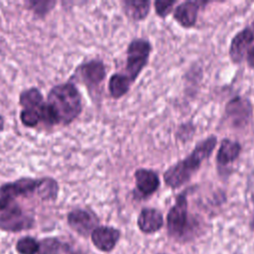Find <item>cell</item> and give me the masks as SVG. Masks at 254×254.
<instances>
[{
  "mask_svg": "<svg viewBox=\"0 0 254 254\" xmlns=\"http://www.w3.org/2000/svg\"><path fill=\"white\" fill-rule=\"evenodd\" d=\"M246 60H247V64L250 67H254V46L251 47L249 49V51L247 52V56H246Z\"/></svg>",
  "mask_w": 254,
  "mask_h": 254,
  "instance_id": "obj_26",
  "label": "cell"
},
{
  "mask_svg": "<svg viewBox=\"0 0 254 254\" xmlns=\"http://www.w3.org/2000/svg\"><path fill=\"white\" fill-rule=\"evenodd\" d=\"M240 151L241 146L238 142L232 141L230 139L222 140L216 155V162L218 166L225 167L233 163L238 158Z\"/></svg>",
  "mask_w": 254,
  "mask_h": 254,
  "instance_id": "obj_15",
  "label": "cell"
},
{
  "mask_svg": "<svg viewBox=\"0 0 254 254\" xmlns=\"http://www.w3.org/2000/svg\"><path fill=\"white\" fill-rule=\"evenodd\" d=\"M16 249L20 254H37L40 249V243L32 237L26 236L17 242Z\"/></svg>",
  "mask_w": 254,
  "mask_h": 254,
  "instance_id": "obj_20",
  "label": "cell"
},
{
  "mask_svg": "<svg viewBox=\"0 0 254 254\" xmlns=\"http://www.w3.org/2000/svg\"><path fill=\"white\" fill-rule=\"evenodd\" d=\"M55 1H30L29 8L34 11L36 15L44 16L55 6Z\"/></svg>",
  "mask_w": 254,
  "mask_h": 254,
  "instance_id": "obj_23",
  "label": "cell"
},
{
  "mask_svg": "<svg viewBox=\"0 0 254 254\" xmlns=\"http://www.w3.org/2000/svg\"><path fill=\"white\" fill-rule=\"evenodd\" d=\"M250 27V29L252 30V32H253V34H254V22H252V24L249 26Z\"/></svg>",
  "mask_w": 254,
  "mask_h": 254,
  "instance_id": "obj_29",
  "label": "cell"
},
{
  "mask_svg": "<svg viewBox=\"0 0 254 254\" xmlns=\"http://www.w3.org/2000/svg\"><path fill=\"white\" fill-rule=\"evenodd\" d=\"M59 192V185L52 178L40 179L37 194L43 199H55Z\"/></svg>",
  "mask_w": 254,
  "mask_h": 254,
  "instance_id": "obj_19",
  "label": "cell"
},
{
  "mask_svg": "<svg viewBox=\"0 0 254 254\" xmlns=\"http://www.w3.org/2000/svg\"><path fill=\"white\" fill-rule=\"evenodd\" d=\"M254 41V34L250 27H246L237 33L230 44L229 56L233 63L239 64L243 61L246 53L249 51L252 42Z\"/></svg>",
  "mask_w": 254,
  "mask_h": 254,
  "instance_id": "obj_8",
  "label": "cell"
},
{
  "mask_svg": "<svg viewBox=\"0 0 254 254\" xmlns=\"http://www.w3.org/2000/svg\"><path fill=\"white\" fill-rule=\"evenodd\" d=\"M164 223L162 213L155 208H143L138 217V226L144 233H154L161 229Z\"/></svg>",
  "mask_w": 254,
  "mask_h": 254,
  "instance_id": "obj_14",
  "label": "cell"
},
{
  "mask_svg": "<svg viewBox=\"0 0 254 254\" xmlns=\"http://www.w3.org/2000/svg\"><path fill=\"white\" fill-rule=\"evenodd\" d=\"M67 222L69 226L80 235H87L93 231L97 224L96 216L84 209H74L67 215Z\"/></svg>",
  "mask_w": 254,
  "mask_h": 254,
  "instance_id": "obj_9",
  "label": "cell"
},
{
  "mask_svg": "<svg viewBox=\"0 0 254 254\" xmlns=\"http://www.w3.org/2000/svg\"><path fill=\"white\" fill-rule=\"evenodd\" d=\"M193 126L191 124H188V125H183L181 126L180 130H179V133H178V136L183 140V141H187L189 140L190 138H191L192 136V133H193Z\"/></svg>",
  "mask_w": 254,
  "mask_h": 254,
  "instance_id": "obj_25",
  "label": "cell"
},
{
  "mask_svg": "<svg viewBox=\"0 0 254 254\" xmlns=\"http://www.w3.org/2000/svg\"><path fill=\"white\" fill-rule=\"evenodd\" d=\"M63 246V243L58 239L47 238L40 242V249L37 254H59Z\"/></svg>",
  "mask_w": 254,
  "mask_h": 254,
  "instance_id": "obj_21",
  "label": "cell"
},
{
  "mask_svg": "<svg viewBox=\"0 0 254 254\" xmlns=\"http://www.w3.org/2000/svg\"><path fill=\"white\" fill-rule=\"evenodd\" d=\"M253 107L251 102L241 96H236L228 101L225 106V114L230 122L238 127L244 126L252 117Z\"/></svg>",
  "mask_w": 254,
  "mask_h": 254,
  "instance_id": "obj_6",
  "label": "cell"
},
{
  "mask_svg": "<svg viewBox=\"0 0 254 254\" xmlns=\"http://www.w3.org/2000/svg\"><path fill=\"white\" fill-rule=\"evenodd\" d=\"M176 1H155L154 5H155V10L156 13L162 17L165 18L167 15H169L173 9V6L175 5Z\"/></svg>",
  "mask_w": 254,
  "mask_h": 254,
  "instance_id": "obj_24",
  "label": "cell"
},
{
  "mask_svg": "<svg viewBox=\"0 0 254 254\" xmlns=\"http://www.w3.org/2000/svg\"><path fill=\"white\" fill-rule=\"evenodd\" d=\"M3 128H4V119H3V117L0 115V132L3 130Z\"/></svg>",
  "mask_w": 254,
  "mask_h": 254,
  "instance_id": "obj_28",
  "label": "cell"
},
{
  "mask_svg": "<svg viewBox=\"0 0 254 254\" xmlns=\"http://www.w3.org/2000/svg\"><path fill=\"white\" fill-rule=\"evenodd\" d=\"M34 220L16 205H9L0 215V228L6 231H21L31 228Z\"/></svg>",
  "mask_w": 254,
  "mask_h": 254,
  "instance_id": "obj_5",
  "label": "cell"
},
{
  "mask_svg": "<svg viewBox=\"0 0 254 254\" xmlns=\"http://www.w3.org/2000/svg\"><path fill=\"white\" fill-rule=\"evenodd\" d=\"M120 237L118 229L109 226H98L91 232V240L94 246L104 252L111 251Z\"/></svg>",
  "mask_w": 254,
  "mask_h": 254,
  "instance_id": "obj_11",
  "label": "cell"
},
{
  "mask_svg": "<svg viewBox=\"0 0 254 254\" xmlns=\"http://www.w3.org/2000/svg\"><path fill=\"white\" fill-rule=\"evenodd\" d=\"M74 254H76V253H74Z\"/></svg>",
  "mask_w": 254,
  "mask_h": 254,
  "instance_id": "obj_31",
  "label": "cell"
},
{
  "mask_svg": "<svg viewBox=\"0 0 254 254\" xmlns=\"http://www.w3.org/2000/svg\"><path fill=\"white\" fill-rule=\"evenodd\" d=\"M150 1L145 0H126L123 2L125 13L135 21H141L147 17L150 11Z\"/></svg>",
  "mask_w": 254,
  "mask_h": 254,
  "instance_id": "obj_16",
  "label": "cell"
},
{
  "mask_svg": "<svg viewBox=\"0 0 254 254\" xmlns=\"http://www.w3.org/2000/svg\"><path fill=\"white\" fill-rule=\"evenodd\" d=\"M131 83V80L126 74L114 73L109 79L108 89L112 97L120 98L128 92Z\"/></svg>",
  "mask_w": 254,
  "mask_h": 254,
  "instance_id": "obj_17",
  "label": "cell"
},
{
  "mask_svg": "<svg viewBox=\"0 0 254 254\" xmlns=\"http://www.w3.org/2000/svg\"><path fill=\"white\" fill-rule=\"evenodd\" d=\"M19 101L24 108H38L44 103L43 95L41 91L36 87L24 90L20 94Z\"/></svg>",
  "mask_w": 254,
  "mask_h": 254,
  "instance_id": "obj_18",
  "label": "cell"
},
{
  "mask_svg": "<svg viewBox=\"0 0 254 254\" xmlns=\"http://www.w3.org/2000/svg\"><path fill=\"white\" fill-rule=\"evenodd\" d=\"M216 142L215 136H209L196 144L192 152L185 160L179 161L165 172L164 181L166 185L172 189H177L188 183L199 169L203 160L211 155Z\"/></svg>",
  "mask_w": 254,
  "mask_h": 254,
  "instance_id": "obj_1",
  "label": "cell"
},
{
  "mask_svg": "<svg viewBox=\"0 0 254 254\" xmlns=\"http://www.w3.org/2000/svg\"><path fill=\"white\" fill-rule=\"evenodd\" d=\"M76 71L88 87H96L105 77V66L102 62L97 60L82 64Z\"/></svg>",
  "mask_w": 254,
  "mask_h": 254,
  "instance_id": "obj_10",
  "label": "cell"
},
{
  "mask_svg": "<svg viewBox=\"0 0 254 254\" xmlns=\"http://www.w3.org/2000/svg\"><path fill=\"white\" fill-rule=\"evenodd\" d=\"M47 103L50 105L59 124H69L81 112V97L77 88L70 82L53 87L48 94Z\"/></svg>",
  "mask_w": 254,
  "mask_h": 254,
  "instance_id": "obj_2",
  "label": "cell"
},
{
  "mask_svg": "<svg viewBox=\"0 0 254 254\" xmlns=\"http://www.w3.org/2000/svg\"><path fill=\"white\" fill-rule=\"evenodd\" d=\"M21 122L27 127H35L41 121V115L38 108H24L20 114Z\"/></svg>",
  "mask_w": 254,
  "mask_h": 254,
  "instance_id": "obj_22",
  "label": "cell"
},
{
  "mask_svg": "<svg viewBox=\"0 0 254 254\" xmlns=\"http://www.w3.org/2000/svg\"><path fill=\"white\" fill-rule=\"evenodd\" d=\"M151 45L147 40L135 39L127 48L126 75L134 82L148 63Z\"/></svg>",
  "mask_w": 254,
  "mask_h": 254,
  "instance_id": "obj_3",
  "label": "cell"
},
{
  "mask_svg": "<svg viewBox=\"0 0 254 254\" xmlns=\"http://www.w3.org/2000/svg\"><path fill=\"white\" fill-rule=\"evenodd\" d=\"M188 224V200L186 192L177 196L176 203L170 209L167 216V225L169 233L175 237L184 235Z\"/></svg>",
  "mask_w": 254,
  "mask_h": 254,
  "instance_id": "obj_4",
  "label": "cell"
},
{
  "mask_svg": "<svg viewBox=\"0 0 254 254\" xmlns=\"http://www.w3.org/2000/svg\"><path fill=\"white\" fill-rule=\"evenodd\" d=\"M201 4L205 2L199 1H185L178 5L174 12L175 20L184 28L192 27L197 19V14Z\"/></svg>",
  "mask_w": 254,
  "mask_h": 254,
  "instance_id": "obj_12",
  "label": "cell"
},
{
  "mask_svg": "<svg viewBox=\"0 0 254 254\" xmlns=\"http://www.w3.org/2000/svg\"><path fill=\"white\" fill-rule=\"evenodd\" d=\"M251 226L254 228V219H253V221H252V223H251Z\"/></svg>",
  "mask_w": 254,
  "mask_h": 254,
  "instance_id": "obj_30",
  "label": "cell"
},
{
  "mask_svg": "<svg viewBox=\"0 0 254 254\" xmlns=\"http://www.w3.org/2000/svg\"><path fill=\"white\" fill-rule=\"evenodd\" d=\"M11 203V200L6 199L4 197H0V210H4L6 209Z\"/></svg>",
  "mask_w": 254,
  "mask_h": 254,
  "instance_id": "obj_27",
  "label": "cell"
},
{
  "mask_svg": "<svg viewBox=\"0 0 254 254\" xmlns=\"http://www.w3.org/2000/svg\"><path fill=\"white\" fill-rule=\"evenodd\" d=\"M40 179L22 178L13 183L4 184L0 187V195L6 199L12 200L19 195H29L37 193Z\"/></svg>",
  "mask_w": 254,
  "mask_h": 254,
  "instance_id": "obj_7",
  "label": "cell"
},
{
  "mask_svg": "<svg viewBox=\"0 0 254 254\" xmlns=\"http://www.w3.org/2000/svg\"><path fill=\"white\" fill-rule=\"evenodd\" d=\"M136 188L138 191L144 196L151 195L160 187V179L158 175L149 169H138L135 174Z\"/></svg>",
  "mask_w": 254,
  "mask_h": 254,
  "instance_id": "obj_13",
  "label": "cell"
}]
</instances>
